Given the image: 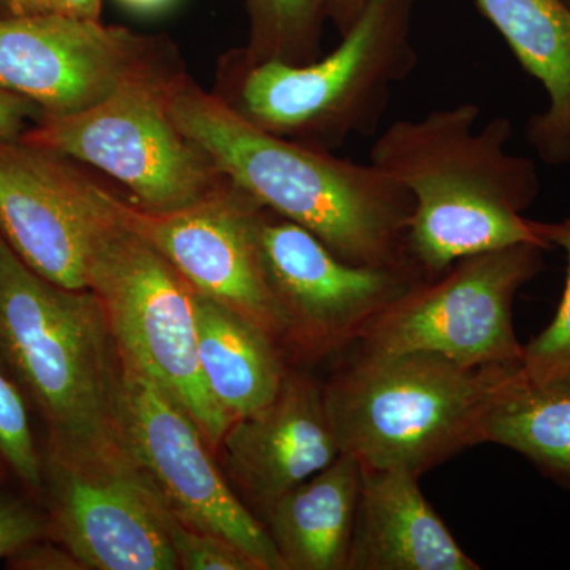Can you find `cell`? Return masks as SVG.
<instances>
[{
  "label": "cell",
  "mask_w": 570,
  "mask_h": 570,
  "mask_svg": "<svg viewBox=\"0 0 570 570\" xmlns=\"http://www.w3.org/2000/svg\"><path fill=\"white\" fill-rule=\"evenodd\" d=\"M366 0H328V20L333 21L341 36L354 26Z\"/></svg>",
  "instance_id": "cell-28"
},
{
  "label": "cell",
  "mask_w": 570,
  "mask_h": 570,
  "mask_svg": "<svg viewBox=\"0 0 570 570\" xmlns=\"http://www.w3.org/2000/svg\"><path fill=\"white\" fill-rule=\"evenodd\" d=\"M246 9L250 33L243 61L303 66L321 58L328 0H246Z\"/></svg>",
  "instance_id": "cell-21"
},
{
  "label": "cell",
  "mask_w": 570,
  "mask_h": 570,
  "mask_svg": "<svg viewBox=\"0 0 570 570\" xmlns=\"http://www.w3.org/2000/svg\"><path fill=\"white\" fill-rule=\"evenodd\" d=\"M47 512L36 502L0 491V560H7L22 547L48 538Z\"/></svg>",
  "instance_id": "cell-25"
},
{
  "label": "cell",
  "mask_w": 570,
  "mask_h": 570,
  "mask_svg": "<svg viewBox=\"0 0 570 570\" xmlns=\"http://www.w3.org/2000/svg\"><path fill=\"white\" fill-rule=\"evenodd\" d=\"M0 464L32 497L43 498V452L37 448L26 397L0 356Z\"/></svg>",
  "instance_id": "cell-23"
},
{
  "label": "cell",
  "mask_w": 570,
  "mask_h": 570,
  "mask_svg": "<svg viewBox=\"0 0 570 570\" xmlns=\"http://www.w3.org/2000/svg\"><path fill=\"white\" fill-rule=\"evenodd\" d=\"M362 480L360 461L341 453L269 508L262 523L284 570H347Z\"/></svg>",
  "instance_id": "cell-18"
},
{
  "label": "cell",
  "mask_w": 570,
  "mask_h": 570,
  "mask_svg": "<svg viewBox=\"0 0 570 570\" xmlns=\"http://www.w3.org/2000/svg\"><path fill=\"white\" fill-rule=\"evenodd\" d=\"M154 69L151 41L129 29L56 11L0 17V88L43 116L86 110Z\"/></svg>",
  "instance_id": "cell-13"
},
{
  "label": "cell",
  "mask_w": 570,
  "mask_h": 570,
  "mask_svg": "<svg viewBox=\"0 0 570 570\" xmlns=\"http://www.w3.org/2000/svg\"><path fill=\"white\" fill-rule=\"evenodd\" d=\"M118 419L127 456L176 519L234 543L261 570H284L265 524L232 489L194 419L122 365Z\"/></svg>",
  "instance_id": "cell-9"
},
{
  "label": "cell",
  "mask_w": 570,
  "mask_h": 570,
  "mask_svg": "<svg viewBox=\"0 0 570 570\" xmlns=\"http://www.w3.org/2000/svg\"><path fill=\"white\" fill-rule=\"evenodd\" d=\"M157 498H159L160 520L174 547L179 569L261 570L249 554L228 540L186 527L168 510L159 494Z\"/></svg>",
  "instance_id": "cell-24"
},
{
  "label": "cell",
  "mask_w": 570,
  "mask_h": 570,
  "mask_svg": "<svg viewBox=\"0 0 570 570\" xmlns=\"http://www.w3.org/2000/svg\"><path fill=\"white\" fill-rule=\"evenodd\" d=\"M43 118V111L31 100L0 88V138L18 140L28 119Z\"/></svg>",
  "instance_id": "cell-27"
},
{
  "label": "cell",
  "mask_w": 570,
  "mask_h": 570,
  "mask_svg": "<svg viewBox=\"0 0 570 570\" xmlns=\"http://www.w3.org/2000/svg\"><path fill=\"white\" fill-rule=\"evenodd\" d=\"M216 452L238 497L265 517L277 499L341 455L324 385L288 370L272 403L235 419Z\"/></svg>",
  "instance_id": "cell-15"
},
{
  "label": "cell",
  "mask_w": 570,
  "mask_h": 570,
  "mask_svg": "<svg viewBox=\"0 0 570 570\" xmlns=\"http://www.w3.org/2000/svg\"><path fill=\"white\" fill-rule=\"evenodd\" d=\"M480 107L461 104L422 119L390 124L371 146L370 164L414 200L409 250L422 279H434L469 255L535 243L524 212L540 193L535 165L505 151L512 121L498 116L478 129Z\"/></svg>",
  "instance_id": "cell-2"
},
{
  "label": "cell",
  "mask_w": 570,
  "mask_h": 570,
  "mask_svg": "<svg viewBox=\"0 0 570 570\" xmlns=\"http://www.w3.org/2000/svg\"><path fill=\"white\" fill-rule=\"evenodd\" d=\"M110 198L116 216L148 239L195 292L230 307L283 348L284 317L262 258L265 206L228 179L216 193L175 212H148Z\"/></svg>",
  "instance_id": "cell-11"
},
{
  "label": "cell",
  "mask_w": 570,
  "mask_h": 570,
  "mask_svg": "<svg viewBox=\"0 0 570 570\" xmlns=\"http://www.w3.org/2000/svg\"><path fill=\"white\" fill-rule=\"evenodd\" d=\"M419 479L403 469L363 468L347 570L480 569L423 497Z\"/></svg>",
  "instance_id": "cell-16"
},
{
  "label": "cell",
  "mask_w": 570,
  "mask_h": 570,
  "mask_svg": "<svg viewBox=\"0 0 570 570\" xmlns=\"http://www.w3.org/2000/svg\"><path fill=\"white\" fill-rule=\"evenodd\" d=\"M197 355L205 387L234 422L272 403L288 367L283 348L253 322L195 295Z\"/></svg>",
  "instance_id": "cell-19"
},
{
  "label": "cell",
  "mask_w": 570,
  "mask_h": 570,
  "mask_svg": "<svg viewBox=\"0 0 570 570\" xmlns=\"http://www.w3.org/2000/svg\"><path fill=\"white\" fill-rule=\"evenodd\" d=\"M7 568L18 570H86L69 550L50 538L36 540L7 558Z\"/></svg>",
  "instance_id": "cell-26"
},
{
  "label": "cell",
  "mask_w": 570,
  "mask_h": 570,
  "mask_svg": "<svg viewBox=\"0 0 570 570\" xmlns=\"http://www.w3.org/2000/svg\"><path fill=\"white\" fill-rule=\"evenodd\" d=\"M10 14H36L51 11V0H7Z\"/></svg>",
  "instance_id": "cell-30"
},
{
  "label": "cell",
  "mask_w": 570,
  "mask_h": 570,
  "mask_svg": "<svg viewBox=\"0 0 570 570\" xmlns=\"http://www.w3.org/2000/svg\"><path fill=\"white\" fill-rule=\"evenodd\" d=\"M262 258L284 317L285 358L303 365L355 346L360 333L415 277L347 264L305 228L266 209Z\"/></svg>",
  "instance_id": "cell-10"
},
{
  "label": "cell",
  "mask_w": 570,
  "mask_h": 570,
  "mask_svg": "<svg viewBox=\"0 0 570 570\" xmlns=\"http://www.w3.org/2000/svg\"><path fill=\"white\" fill-rule=\"evenodd\" d=\"M487 442L520 453L546 478L570 489V389L535 387L517 367L483 422Z\"/></svg>",
  "instance_id": "cell-20"
},
{
  "label": "cell",
  "mask_w": 570,
  "mask_h": 570,
  "mask_svg": "<svg viewBox=\"0 0 570 570\" xmlns=\"http://www.w3.org/2000/svg\"><path fill=\"white\" fill-rule=\"evenodd\" d=\"M104 0H51V11L67 17L100 20Z\"/></svg>",
  "instance_id": "cell-29"
},
{
  "label": "cell",
  "mask_w": 570,
  "mask_h": 570,
  "mask_svg": "<svg viewBox=\"0 0 570 570\" xmlns=\"http://www.w3.org/2000/svg\"><path fill=\"white\" fill-rule=\"evenodd\" d=\"M107 212L94 232L86 284L102 306L121 365L148 379L194 419L216 452L232 420L198 366L193 285L159 250Z\"/></svg>",
  "instance_id": "cell-6"
},
{
  "label": "cell",
  "mask_w": 570,
  "mask_h": 570,
  "mask_svg": "<svg viewBox=\"0 0 570 570\" xmlns=\"http://www.w3.org/2000/svg\"><path fill=\"white\" fill-rule=\"evenodd\" d=\"M119 2L129 7V9L141 11V13H157V11L174 6L176 0H119Z\"/></svg>",
  "instance_id": "cell-31"
},
{
  "label": "cell",
  "mask_w": 570,
  "mask_h": 570,
  "mask_svg": "<svg viewBox=\"0 0 570 570\" xmlns=\"http://www.w3.org/2000/svg\"><path fill=\"white\" fill-rule=\"evenodd\" d=\"M538 234L550 247L564 249L568 257L564 294L549 326L524 344L520 377L543 389H570V219L535 223Z\"/></svg>",
  "instance_id": "cell-22"
},
{
  "label": "cell",
  "mask_w": 570,
  "mask_h": 570,
  "mask_svg": "<svg viewBox=\"0 0 570 570\" xmlns=\"http://www.w3.org/2000/svg\"><path fill=\"white\" fill-rule=\"evenodd\" d=\"M562 2H564V3H566V6H568V7H569V9H570V0H562Z\"/></svg>",
  "instance_id": "cell-33"
},
{
  "label": "cell",
  "mask_w": 570,
  "mask_h": 570,
  "mask_svg": "<svg viewBox=\"0 0 570 570\" xmlns=\"http://www.w3.org/2000/svg\"><path fill=\"white\" fill-rule=\"evenodd\" d=\"M535 243L469 255L434 279L415 281L360 333L355 352H428L468 367L519 366L513 299L543 269Z\"/></svg>",
  "instance_id": "cell-8"
},
{
  "label": "cell",
  "mask_w": 570,
  "mask_h": 570,
  "mask_svg": "<svg viewBox=\"0 0 570 570\" xmlns=\"http://www.w3.org/2000/svg\"><path fill=\"white\" fill-rule=\"evenodd\" d=\"M168 110L225 179L316 236L341 261L422 279L409 250L414 200L373 164L268 132L224 97L181 78L170 82Z\"/></svg>",
  "instance_id": "cell-1"
},
{
  "label": "cell",
  "mask_w": 570,
  "mask_h": 570,
  "mask_svg": "<svg viewBox=\"0 0 570 570\" xmlns=\"http://www.w3.org/2000/svg\"><path fill=\"white\" fill-rule=\"evenodd\" d=\"M519 366L468 367L428 352H355L324 385L341 453L363 468L420 478L482 444L487 414Z\"/></svg>",
  "instance_id": "cell-4"
},
{
  "label": "cell",
  "mask_w": 570,
  "mask_h": 570,
  "mask_svg": "<svg viewBox=\"0 0 570 570\" xmlns=\"http://www.w3.org/2000/svg\"><path fill=\"white\" fill-rule=\"evenodd\" d=\"M0 356L48 430V450L127 459L119 430L121 360L102 306L29 268L0 234Z\"/></svg>",
  "instance_id": "cell-3"
},
{
  "label": "cell",
  "mask_w": 570,
  "mask_h": 570,
  "mask_svg": "<svg viewBox=\"0 0 570 570\" xmlns=\"http://www.w3.org/2000/svg\"><path fill=\"white\" fill-rule=\"evenodd\" d=\"M10 14L9 6H7V0H0V17H7Z\"/></svg>",
  "instance_id": "cell-32"
},
{
  "label": "cell",
  "mask_w": 570,
  "mask_h": 570,
  "mask_svg": "<svg viewBox=\"0 0 570 570\" xmlns=\"http://www.w3.org/2000/svg\"><path fill=\"white\" fill-rule=\"evenodd\" d=\"M415 0H366L341 43L316 61L234 63V99L255 126L333 151L376 134L393 88L415 70Z\"/></svg>",
  "instance_id": "cell-5"
},
{
  "label": "cell",
  "mask_w": 570,
  "mask_h": 570,
  "mask_svg": "<svg viewBox=\"0 0 570 570\" xmlns=\"http://www.w3.org/2000/svg\"><path fill=\"white\" fill-rule=\"evenodd\" d=\"M174 78L159 69L146 71L86 110L43 116L20 140L99 168L148 212L193 205L227 179L171 118Z\"/></svg>",
  "instance_id": "cell-7"
},
{
  "label": "cell",
  "mask_w": 570,
  "mask_h": 570,
  "mask_svg": "<svg viewBox=\"0 0 570 570\" xmlns=\"http://www.w3.org/2000/svg\"><path fill=\"white\" fill-rule=\"evenodd\" d=\"M105 194L58 154L0 138V234L50 283L88 288L86 266L107 212Z\"/></svg>",
  "instance_id": "cell-14"
},
{
  "label": "cell",
  "mask_w": 570,
  "mask_h": 570,
  "mask_svg": "<svg viewBox=\"0 0 570 570\" xmlns=\"http://www.w3.org/2000/svg\"><path fill=\"white\" fill-rule=\"evenodd\" d=\"M48 538L86 570H175L159 498L129 459L43 452Z\"/></svg>",
  "instance_id": "cell-12"
},
{
  "label": "cell",
  "mask_w": 570,
  "mask_h": 570,
  "mask_svg": "<svg viewBox=\"0 0 570 570\" xmlns=\"http://www.w3.org/2000/svg\"><path fill=\"white\" fill-rule=\"evenodd\" d=\"M521 67L542 82L549 107L532 115L527 138L540 160L570 164V9L562 0H474Z\"/></svg>",
  "instance_id": "cell-17"
}]
</instances>
